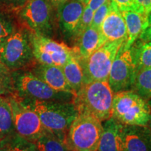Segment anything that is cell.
I'll list each match as a JSON object with an SVG mask.
<instances>
[{"mask_svg":"<svg viewBox=\"0 0 151 151\" xmlns=\"http://www.w3.org/2000/svg\"><path fill=\"white\" fill-rule=\"evenodd\" d=\"M21 99L24 104L37 113L47 130L65 142L68 129L78 115L73 101H46L23 98Z\"/></svg>","mask_w":151,"mask_h":151,"instance_id":"6da1fadb","label":"cell"},{"mask_svg":"<svg viewBox=\"0 0 151 151\" xmlns=\"http://www.w3.org/2000/svg\"><path fill=\"white\" fill-rule=\"evenodd\" d=\"M113 95L107 81H93L81 87L73 102L78 114L90 115L102 122L112 117Z\"/></svg>","mask_w":151,"mask_h":151,"instance_id":"7a4b0ae2","label":"cell"},{"mask_svg":"<svg viewBox=\"0 0 151 151\" xmlns=\"http://www.w3.org/2000/svg\"><path fill=\"white\" fill-rule=\"evenodd\" d=\"M112 117L124 125L146 126L151 122V108L137 92L121 91L113 95Z\"/></svg>","mask_w":151,"mask_h":151,"instance_id":"3957f363","label":"cell"},{"mask_svg":"<svg viewBox=\"0 0 151 151\" xmlns=\"http://www.w3.org/2000/svg\"><path fill=\"white\" fill-rule=\"evenodd\" d=\"M12 78L14 94L23 99L60 102H71L74 99L72 94L52 89L31 71H12Z\"/></svg>","mask_w":151,"mask_h":151,"instance_id":"277c9868","label":"cell"},{"mask_svg":"<svg viewBox=\"0 0 151 151\" xmlns=\"http://www.w3.org/2000/svg\"><path fill=\"white\" fill-rule=\"evenodd\" d=\"M102 132L99 120L79 113L66 134L65 143L71 151H97Z\"/></svg>","mask_w":151,"mask_h":151,"instance_id":"5b68a950","label":"cell"},{"mask_svg":"<svg viewBox=\"0 0 151 151\" xmlns=\"http://www.w3.org/2000/svg\"><path fill=\"white\" fill-rule=\"evenodd\" d=\"M0 60L11 71L32 67L36 60L29 31L25 29H15L0 49Z\"/></svg>","mask_w":151,"mask_h":151,"instance_id":"8992f818","label":"cell"},{"mask_svg":"<svg viewBox=\"0 0 151 151\" xmlns=\"http://www.w3.org/2000/svg\"><path fill=\"white\" fill-rule=\"evenodd\" d=\"M126 40L106 41L87 59L80 60L83 73V85L93 81H107L111 66Z\"/></svg>","mask_w":151,"mask_h":151,"instance_id":"52a82bcc","label":"cell"},{"mask_svg":"<svg viewBox=\"0 0 151 151\" xmlns=\"http://www.w3.org/2000/svg\"><path fill=\"white\" fill-rule=\"evenodd\" d=\"M30 41L35 60L39 64L62 67L73 55L75 48H70L64 43L55 41L49 37L29 31Z\"/></svg>","mask_w":151,"mask_h":151,"instance_id":"ba28073f","label":"cell"},{"mask_svg":"<svg viewBox=\"0 0 151 151\" xmlns=\"http://www.w3.org/2000/svg\"><path fill=\"white\" fill-rule=\"evenodd\" d=\"M12 109L15 131L30 141H35L48 131L43 125L37 113L22 102L16 94L8 96Z\"/></svg>","mask_w":151,"mask_h":151,"instance_id":"9c48e42d","label":"cell"},{"mask_svg":"<svg viewBox=\"0 0 151 151\" xmlns=\"http://www.w3.org/2000/svg\"><path fill=\"white\" fill-rule=\"evenodd\" d=\"M53 7L48 0H29L20 16L31 32L50 38L53 32Z\"/></svg>","mask_w":151,"mask_h":151,"instance_id":"30bf717a","label":"cell"},{"mask_svg":"<svg viewBox=\"0 0 151 151\" xmlns=\"http://www.w3.org/2000/svg\"><path fill=\"white\" fill-rule=\"evenodd\" d=\"M123 44L113 62L108 79V83L114 94L128 90L133 86L137 73L132 46L125 49Z\"/></svg>","mask_w":151,"mask_h":151,"instance_id":"8fae6325","label":"cell"},{"mask_svg":"<svg viewBox=\"0 0 151 151\" xmlns=\"http://www.w3.org/2000/svg\"><path fill=\"white\" fill-rule=\"evenodd\" d=\"M87 4L86 0H69L57 7L60 29L66 37L74 38Z\"/></svg>","mask_w":151,"mask_h":151,"instance_id":"7c38bea8","label":"cell"},{"mask_svg":"<svg viewBox=\"0 0 151 151\" xmlns=\"http://www.w3.org/2000/svg\"><path fill=\"white\" fill-rule=\"evenodd\" d=\"M122 151H151V129L146 126L123 125Z\"/></svg>","mask_w":151,"mask_h":151,"instance_id":"4fadbf2b","label":"cell"},{"mask_svg":"<svg viewBox=\"0 0 151 151\" xmlns=\"http://www.w3.org/2000/svg\"><path fill=\"white\" fill-rule=\"evenodd\" d=\"M100 32L106 41L127 39V27L121 11L112 2L111 10L100 27Z\"/></svg>","mask_w":151,"mask_h":151,"instance_id":"5bb4252c","label":"cell"},{"mask_svg":"<svg viewBox=\"0 0 151 151\" xmlns=\"http://www.w3.org/2000/svg\"><path fill=\"white\" fill-rule=\"evenodd\" d=\"M31 72L56 91L68 92L75 96V93L66 80L61 67L40 64L33 67Z\"/></svg>","mask_w":151,"mask_h":151,"instance_id":"9a60e30c","label":"cell"},{"mask_svg":"<svg viewBox=\"0 0 151 151\" xmlns=\"http://www.w3.org/2000/svg\"><path fill=\"white\" fill-rule=\"evenodd\" d=\"M122 127L123 124L113 117L106 120L97 151H122Z\"/></svg>","mask_w":151,"mask_h":151,"instance_id":"2e32d148","label":"cell"},{"mask_svg":"<svg viewBox=\"0 0 151 151\" xmlns=\"http://www.w3.org/2000/svg\"><path fill=\"white\" fill-rule=\"evenodd\" d=\"M121 12L125 22L127 34L123 47L128 49L148 27L149 16L134 11H122Z\"/></svg>","mask_w":151,"mask_h":151,"instance_id":"e0dca14e","label":"cell"},{"mask_svg":"<svg viewBox=\"0 0 151 151\" xmlns=\"http://www.w3.org/2000/svg\"><path fill=\"white\" fill-rule=\"evenodd\" d=\"M78 46L76 47L80 60H85L106 42L99 29L88 27L76 40Z\"/></svg>","mask_w":151,"mask_h":151,"instance_id":"ac0fdd59","label":"cell"},{"mask_svg":"<svg viewBox=\"0 0 151 151\" xmlns=\"http://www.w3.org/2000/svg\"><path fill=\"white\" fill-rule=\"evenodd\" d=\"M62 68L68 84L76 95L83 86V73L78 52L71 56Z\"/></svg>","mask_w":151,"mask_h":151,"instance_id":"d6986e66","label":"cell"},{"mask_svg":"<svg viewBox=\"0 0 151 151\" xmlns=\"http://www.w3.org/2000/svg\"><path fill=\"white\" fill-rule=\"evenodd\" d=\"M0 151H39L35 143L11 132L0 140Z\"/></svg>","mask_w":151,"mask_h":151,"instance_id":"ffe728a7","label":"cell"},{"mask_svg":"<svg viewBox=\"0 0 151 151\" xmlns=\"http://www.w3.org/2000/svg\"><path fill=\"white\" fill-rule=\"evenodd\" d=\"M34 143L39 151H71L63 141L48 130Z\"/></svg>","mask_w":151,"mask_h":151,"instance_id":"44dd1931","label":"cell"},{"mask_svg":"<svg viewBox=\"0 0 151 151\" xmlns=\"http://www.w3.org/2000/svg\"><path fill=\"white\" fill-rule=\"evenodd\" d=\"M12 109L8 97L0 96V135L3 138L14 132Z\"/></svg>","mask_w":151,"mask_h":151,"instance_id":"7402d4cb","label":"cell"},{"mask_svg":"<svg viewBox=\"0 0 151 151\" xmlns=\"http://www.w3.org/2000/svg\"><path fill=\"white\" fill-rule=\"evenodd\" d=\"M133 86L137 93L143 99L148 101L151 99V67L137 71Z\"/></svg>","mask_w":151,"mask_h":151,"instance_id":"603a6c76","label":"cell"},{"mask_svg":"<svg viewBox=\"0 0 151 151\" xmlns=\"http://www.w3.org/2000/svg\"><path fill=\"white\" fill-rule=\"evenodd\" d=\"M137 71L151 67V41H143L132 46Z\"/></svg>","mask_w":151,"mask_h":151,"instance_id":"cb8c5ba5","label":"cell"},{"mask_svg":"<svg viewBox=\"0 0 151 151\" xmlns=\"http://www.w3.org/2000/svg\"><path fill=\"white\" fill-rule=\"evenodd\" d=\"M14 93L12 71L0 60V96H9Z\"/></svg>","mask_w":151,"mask_h":151,"instance_id":"d4e9b609","label":"cell"},{"mask_svg":"<svg viewBox=\"0 0 151 151\" xmlns=\"http://www.w3.org/2000/svg\"><path fill=\"white\" fill-rule=\"evenodd\" d=\"M15 29L13 19L3 9H0V49Z\"/></svg>","mask_w":151,"mask_h":151,"instance_id":"484cf974","label":"cell"},{"mask_svg":"<svg viewBox=\"0 0 151 151\" xmlns=\"http://www.w3.org/2000/svg\"><path fill=\"white\" fill-rule=\"evenodd\" d=\"M94 11L91 10L88 6H86L83 12L82 16L78 22V27H77L74 39L77 40L83 32L88 27H90L92 24V18H93Z\"/></svg>","mask_w":151,"mask_h":151,"instance_id":"4316f807","label":"cell"},{"mask_svg":"<svg viewBox=\"0 0 151 151\" xmlns=\"http://www.w3.org/2000/svg\"><path fill=\"white\" fill-rule=\"evenodd\" d=\"M111 6H112V2L110 0H108L95 11H94L93 18H92L91 24L92 27L97 28V29H100L101 23L111 10Z\"/></svg>","mask_w":151,"mask_h":151,"instance_id":"83f0119b","label":"cell"},{"mask_svg":"<svg viewBox=\"0 0 151 151\" xmlns=\"http://www.w3.org/2000/svg\"><path fill=\"white\" fill-rule=\"evenodd\" d=\"M29 0H0L1 6L4 7L6 9L17 10L20 9L26 4Z\"/></svg>","mask_w":151,"mask_h":151,"instance_id":"f1b7e54d","label":"cell"},{"mask_svg":"<svg viewBox=\"0 0 151 151\" xmlns=\"http://www.w3.org/2000/svg\"><path fill=\"white\" fill-rule=\"evenodd\" d=\"M137 12L149 16L151 11V0H133Z\"/></svg>","mask_w":151,"mask_h":151,"instance_id":"f546056e","label":"cell"},{"mask_svg":"<svg viewBox=\"0 0 151 151\" xmlns=\"http://www.w3.org/2000/svg\"><path fill=\"white\" fill-rule=\"evenodd\" d=\"M120 11H137L133 0H110Z\"/></svg>","mask_w":151,"mask_h":151,"instance_id":"4dcf8cb0","label":"cell"},{"mask_svg":"<svg viewBox=\"0 0 151 151\" xmlns=\"http://www.w3.org/2000/svg\"><path fill=\"white\" fill-rule=\"evenodd\" d=\"M139 39L143 41H151V11L148 16V25L141 34Z\"/></svg>","mask_w":151,"mask_h":151,"instance_id":"1f68e13d","label":"cell"},{"mask_svg":"<svg viewBox=\"0 0 151 151\" xmlns=\"http://www.w3.org/2000/svg\"><path fill=\"white\" fill-rule=\"evenodd\" d=\"M108 0H88L87 6L91 10L95 11L99 7L101 6V5H103Z\"/></svg>","mask_w":151,"mask_h":151,"instance_id":"d6a6232c","label":"cell"},{"mask_svg":"<svg viewBox=\"0 0 151 151\" xmlns=\"http://www.w3.org/2000/svg\"><path fill=\"white\" fill-rule=\"evenodd\" d=\"M50 3L52 4L54 7H58L60 5L62 4L65 3L66 1H69V0H48Z\"/></svg>","mask_w":151,"mask_h":151,"instance_id":"836d02e7","label":"cell"},{"mask_svg":"<svg viewBox=\"0 0 151 151\" xmlns=\"http://www.w3.org/2000/svg\"><path fill=\"white\" fill-rule=\"evenodd\" d=\"M148 104H149V105H150V108H151V99L149 100V101H148Z\"/></svg>","mask_w":151,"mask_h":151,"instance_id":"e575fe53","label":"cell"},{"mask_svg":"<svg viewBox=\"0 0 151 151\" xmlns=\"http://www.w3.org/2000/svg\"><path fill=\"white\" fill-rule=\"evenodd\" d=\"M1 135H0V140H1Z\"/></svg>","mask_w":151,"mask_h":151,"instance_id":"d590c367","label":"cell"},{"mask_svg":"<svg viewBox=\"0 0 151 151\" xmlns=\"http://www.w3.org/2000/svg\"><path fill=\"white\" fill-rule=\"evenodd\" d=\"M150 129H151V124H150Z\"/></svg>","mask_w":151,"mask_h":151,"instance_id":"8d00e7d4","label":"cell"},{"mask_svg":"<svg viewBox=\"0 0 151 151\" xmlns=\"http://www.w3.org/2000/svg\"><path fill=\"white\" fill-rule=\"evenodd\" d=\"M86 1H88V0H86Z\"/></svg>","mask_w":151,"mask_h":151,"instance_id":"74e56055","label":"cell"}]
</instances>
